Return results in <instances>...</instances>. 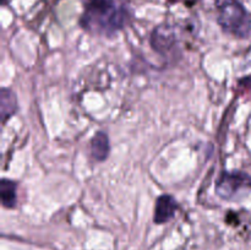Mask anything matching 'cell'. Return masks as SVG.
<instances>
[{"instance_id": "cell-1", "label": "cell", "mask_w": 251, "mask_h": 250, "mask_svg": "<svg viewBox=\"0 0 251 250\" xmlns=\"http://www.w3.org/2000/svg\"><path fill=\"white\" fill-rule=\"evenodd\" d=\"M126 10L115 0H85L81 25L100 34H112L126 22Z\"/></svg>"}, {"instance_id": "cell-2", "label": "cell", "mask_w": 251, "mask_h": 250, "mask_svg": "<svg viewBox=\"0 0 251 250\" xmlns=\"http://www.w3.org/2000/svg\"><path fill=\"white\" fill-rule=\"evenodd\" d=\"M217 21L232 36L247 38L251 33V15L239 0H217Z\"/></svg>"}, {"instance_id": "cell-3", "label": "cell", "mask_w": 251, "mask_h": 250, "mask_svg": "<svg viewBox=\"0 0 251 250\" xmlns=\"http://www.w3.org/2000/svg\"><path fill=\"white\" fill-rule=\"evenodd\" d=\"M251 189V178L242 172L222 173L216 185V193L225 200H237L243 198Z\"/></svg>"}, {"instance_id": "cell-4", "label": "cell", "mask_w": 251, "mask_h": 250, "mask_svg": "<svg viewBox=\"0 0 251 250\" xmlns=\"http://www.w3.org/2000/svg\"><path fill=\"white\" fill-rule=\"evenodd\" d=\"M178 205L176 201L174 200L173 196L171 195H161L156 201V207H154V222L162 225L171 220L176 213Z\"/></svg>"}, {"instance_id": "cell-5", "label": "cell", "mask_w": 251, "mask_h": 250, "mask_svg": "<svg viewBox=\"0 0 251 250\" xmlns=\"http://www.w3.org/2000/svg\"><path fill=\"white\" fill-rule=\"evenodd\" d=\"M151 42L153 48L162 53V51H167L172 48L176 42V34L171 27L161 26L154 29Z\"/></svg>"}, {"instance_id": "cell-6", "label": "cell", "mask_w": 251, "mask_h": 250, "mask_svg": "<svg viewBox=\"0 0 251 250\" xmlns=\"http://www.w3.org/2000/svg\"><path fill=\"white\" fill-rule=\"evenodd\" d=\"M109 139L104 132H97L91 141V153L97 161H104L109 154Z\"/></svg>"}, {"instance_id": "cell-7", "label": "cell", "mask_w": 251, "mask_h": 250, "mask_svg": "<svg viewBox=\"0 0 251 250\" xmlns=\"http://www.w3.org/2000/svg\"><path fill=\"white\" fill-rule=\"evenodd\" d=\"M0 104H1V118L2 123L6 122L7 118L11 117L17 108L15 93L9 88H2L0 96Z\"/></svg>"}, {"instance_id": "cell-8", "label": "cell", "mask_w": 251, "mask_h": 250, "mask_svg": "<svg viewBox=\"0 0 251 250\" xmlns=\"http://www.w3.org/2000/svg\"><path fill=\"white\" fill-rule=\"evenodd\" d=\"M0 193H1L2 205L5 207H14L16 203V184L4 179L0 185Z\"/></svg>"}, {"instance_id": "cell-9", "label": "cell", "mask_w": 251, "mask_h": 250, "mask_svg": "<svg viewBox=\"0 0 251 250\" xmlns=\"http://www.w3.org/2000/svg\"><path fill=\"white\" fill-rule=\"evenodd\" d=\"M200 0H183V2L185 5H188V6H193V5H195L196 2H199Z\"/></svg>"}]
</instances>
